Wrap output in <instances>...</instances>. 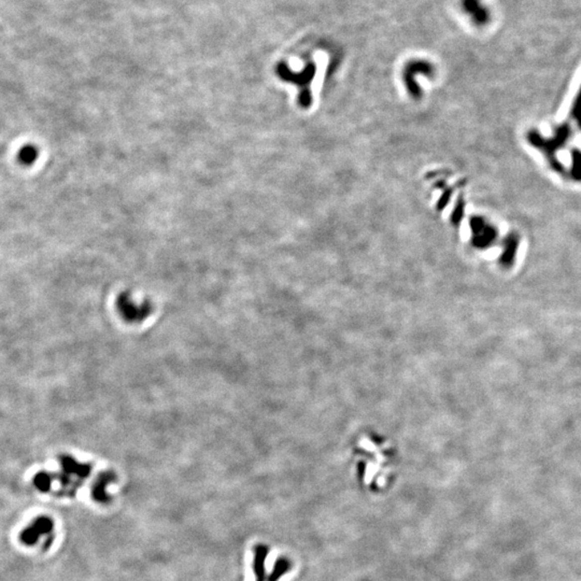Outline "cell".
Segmentation results:
<instances>
[{"label":"cell","mask_w":581,"mask_h":581,"mask_svg":"<svg viewBox=\"0 0 581 581\" xmlns=\"http://www.w3.org/2000/svg\"><path fill=\"white\" fill-rule=\"evenodd\" d=\"M572 136V128L569 124H562L554 131V135L551 138H546L540 135V132L537 130H530L527 132V141L530 142L536 149L542 151L545 156L548 159V162L553 170H556L558 173H563L565 168L563 164L561 163L557 153L567 143Z\"/></svg>","instance_id":"obj_1"},{"label":"cell","mask_w":581,"mask_h":581,"mask_svg":"<svg viewBox=\"0 0 581 581\" xmlns=\"http://www.w3.org/2000/svg\"><path fill=\"white\" fill-rule=\"evenodd\" d=\"M471 231V243L477 249H487L493 245L498 237L496 227L487 223L482 217H471L469 220Z\"/></svg>","instance_id":"obj_2"},{"label":"cell","mask_w":581,"mask_h":581,"mask_svg":"<svg viewBox=\"0 0 581 581\" xmlns=\"http://www.w3.org/2000/svg\"><path fill=\"white\" fill-rule=\"evenodd\" d=\"M54 530V522L48 517H39L19 534V540L27 546L38 543L40 536L50 534Z\"/></svg>","instance_id":"obj_3"},{"label":"cell","mask_w":581,"mask_h":581,"mask_svg":"<svg viewBox=\"0 0 581 581\" xmlns=\"http://www.w3.org/2000/svg\"><path fill=\"white\" fill-rule=\"evenodd\" d=\"M434 72H435V69H434V67L430 63H427L425 61L410 62L407 65L404 71L406 84L408 86L409 92L412 93L413 95H420L421 91L418 88L417 83L415 82V76L417 73H422V75H425L427 77H433Z\"/></svg>","instance_id":"obj_4"},{"label":"cell","mask_w":581,"mask_h":581,"mask_svg":"<svg viewBox=\"0 0 581 581\" xmlns=\"http://www.w3.org/2000/svg\"><path fill=\"white\" fill-rule=\"evenodd\" d=\"M461 6L477 26H484L490 22V12L481 0H461Z\"/></svg>","instance_id":"obj_5"},{"label":"cell","mask_w":581,"mask_h":581,"mask_svg":"<svg viewBox=\"0 0 581 581\" xmlns=\"http://www.w3.org/2000/svg\"><path fill=\"white\" fill-rule=\"evenodd\" d=\"M519 242L520 238L515 232H511L505 237L503 241V253L499 257L500 265L508 268L513 264L519 249Z\"/></svg>","instance_id":"obj_6"},{"label":"cell","mask_w":581,"mask_h":581,"mask_svg":"<svg viewBox=\"0 0 581 581\" xmlns=\"http://www.w3.org/2000/svg\"><path fill=\"white\" fill-rule=\"evenodd\" d=\"M315 71L316 67L313 65L307 66L304 72L300 73H292L284 64H281L278 67V75L280 77L285 80H292V81H295L296 83H300V81H302V83H308V81H311V79L315 76Z\"/></svg>","instance_id":"obj_7"},{"label":"cell","mask_w":581,"mask_h":581,"mask_svg":"<svg viewBox=\"0 0 581 581\" xmlns=\"http://www.w3.org/2000/svg\"><path fill=\"white\" fill-rule=\"evenodd\" d=\"M571 176L574 180L581 182V150L574 149L572 151Z\"/></svg>","instance_id":"obj_8"},{"label":"cell","mask_w":581,"mask_h":581,"mask_svg":"<svg viewBox=\"0 0 581 581\" xmlns=\"http://www.w3.org/2000/svg\"><path fill=\"white\" fill-rule=\"evenodd\" d=\"M571 116L574 118V121L577 123V125L581 128V88L578 92L575 102L573 104L571 110Z\"/></svg>","instance_id":"obj_9"},{"label":"cell","mask_w":581,"mask_h":581,"mask_svg":"<svg viewBox=\"0 0 581 581\" xmlns=\"http://www.w3.org/2000/svg\"><path fill=\"white\" fill-rule=\"evenodd\" d=\"M464 207H465L464 200L462 198H460L451 216V221L454 225H459L461 221H462V219L464 217Z\"/></svg>","instance_id":"obj_10"},{"label":"cell","mask_w":581,"mask_h":581,"mask_svg":"<svg viewBox=\"0 0 581 581\" xmlns=\"http://www.w3.org/2000/svg\"><path fill=\"white\" fill-rule=\"evenodd\" d=\"M451 195H452V191H451V190H448V191H446V192H445V194H444V195H443L442 199L439 200V205H438L439 208H444V207H445L447 204H448V202H449V200H450V197H451Z\"/></svg>","instance_id":"obj_11"}]
</instances>
